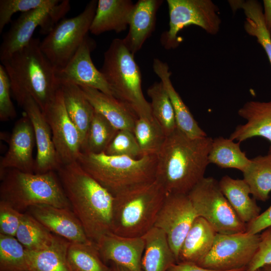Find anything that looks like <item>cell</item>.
Masks as SVG:
<instances>
[{"label": "cell", "mask_w": 271, "mask_h": 271, "mask_svg": "<svg viewBox=\"0 0 271 271\" xmlns=\"http://www.w3.org/2000/svg\"><path fill=\"white\" fill-rule=\"evenodd\" d=\"M0 271H29L26 249L15 237L0 234Z\"/></svg>", "instance_id": "cell-38"}, {"label": "cell", "mask_w": 271, "mask_h": 271, "mask_svg": "<svg viewBox=\"0 0 271 271\" xmlns=\"http://www.w3.org/2000/svg\"><path fill=\"white\" fill-rule=\"evenodd\" d=\"M271 226V205L255 219L246 224V232L256 234Z\"/></svg>", "instance_id": "cell-44"}, {"label": "cell", "mask_w": 271, "mask_h": 271, "mask_svg": "<svg viewBox=\"0 0 271 271\" xmlns=\"http://www.w3.org/2000/svg\"><path fill=\"white\" fill-rule=\"evenodd\" d=\"M43 113L50 127L61 165L77 162L82 152L81 138L68 114L60 87Z\"/></svg>", "instance_id": "cell-13"}, {"label": "cell", "mask_w": 271, "mask_h": 271, "mask_svg": "<svg viewBox=\"0 0 271 271\" xmlns=\"http://www.w3.org/2000/svg\"><path fill=\"white\" fill-rule=\"evenodd\" d=\"M40 42L38 38H33L27 46L1 63L19 106L30 96L44 112L60 88V83L56 69L41 50Z\"/></svg>", "instance_id": "cell-3"}, {"label": "cell", "mask_w": 271, "mask_h": 271, "mask_svg": "<svg viewBox=\"0 0 271 271\" xmlns=\"http://www.w3.org/2000/svg\"><path fill=\"white\" fill-rule=\"evenodd\" d=\"M36 145L35 134L31 122L25 114L14 125L9 148L0 162V172L15 169L34 173L35 159L33 152Z\"/></svg>", "instance_id": "cell-17"}, {"label": "cell", "mask_w": 271, "mask_h": 271, "mask_svg": "<svg viewBox=\"0 0 271 271\" xmlns=\"http://www.w3.org/2000/svg\"><path fill=\"white\" fill-rule=\"evenodd\" d=\"M261 268L263 269L265 271H271V264Z\"/></svg>", "instance_id": "cell-48"}, {"label": "cell", "mask_w": 271, "mask_h": 271, "mask_svg": "<svg viewBox=\"0 0 271 271\" xmlns=\"http://www.w3.org/2000/svg\"><path fill=\"white\" fill-rule=\"evenodd\" d=\"M134 4L130 0H99L89 31L98 35L105 32L124 31L128 26Z\"/></svg>", "instance_id": "cell-24"}, {"label": "cell", "mask_w": 271, "mask_h": 271, "mask_svg": "<svg viewBox=\"0 0 271 271\" xmlns=\"http://www.w3.org/2000/svg\"><path fill=\"white\" fill-rule=\"evenodd\" d=\"M97 2L90 1L78 15L61 20L40 42L42 51L56 70L68 64L88 36Z\"/></svg>", "instance_id": "cell-8"}, {"label": "cell", "mask_w": 271, "mask_h": 271, "mask_svg": "<svg viewBox=\"0 0 271 271\" xmlns=\"http://www.w3.org/2000/svg\"><path fill=\"white\" fill-rule=\"evenodd\" d=\"M110 156H125L134 159L141 157V151L133 132L118 130L104 152Z\"/></svg>", "instance_id": "cell-40"}, {"label": "cell", "mask_w": 271, "mask_h": 271, "mask_svg": "<svg viewBox=\"0 0 271 271\" xmlns=\"http://www.w3.org/2000/svg\"><path fill=\"white\" fill-rule=\"evenodd\" d=\"M166 196L156 180L115 195L111 232L125 237L143 236L154 227Z\"/></svg>", "instance_id": "cell-5"}, {"label": "cell", "mask_w": 271, "mask_h": 271, "mask_svg": "<svg viewBox=\"0 0 271 271\" xmlns=\"http://www.w3.org/2000/svg\"><path fill=\"white\" fill-rule=\"evenodd\" d=\"M133 133L140 149L141 157L157 155L166 137L162 127L153 117H138L134 123Z\"/></svg>", "instance_id": "cell-35"}, {"label": "cell", "mask_w": 271, "mask_h": 271, "mask_svg": "<svg viewBox=\"0 0 271 271\" xmlns=\"http://www.w3.org/2000/svg\"><path fill=\"white\" fill-rule=\"evenodd\" d=\"M263 19L265 26L271 35V0H263Z\"/></svg>", "instance_id": "cell-46"}, {"label": "cell", "mask_w": 271, "mask_h": 271, "mask_svg": "<svg viewBox=\"0 0 271 271\" xmlns=\"http://www.w3.org/2000/svg\"><path fill=\"white\" fill-rule=\"evenodd\" d=\"M198 216L205 219L218 233L244 232L246 224L233 209L223 194L219 181L204 177L188 193Z\"/></svg>", "instance_id": "cell-9"}, {"label": "cell", "mask_w": 271, "mask_h": 271, "mask_svg": "<svg viewBox=\"0 0 271 271\" xmlns=\"http://www.w3.org/2000/svg\"><path fill=\"white\" fill-rule=\"evenodd\" d=\"M169 29L161 35L160 41L166 49H175L182 41L178 36L185 27L198 26L211 35L219 31L221 19L218 9L210 0H167Z\"/></svg>", "instance_id": "cell-10"}, {"label": "cell", "mask_w": 271, "mask_h": 271, "mask_svg": "<svg viewBox=\"0 0 271 271\" xmlns=\"http://www.w3.org/2000/svg\"><path fill=\"white\" fill-rule=\"evenodd\" d=\"M100 71L114 97L127 105L138 117H153L150 103L142 91L140 68L123 39L112 41L104 54Z\"/></svg>", "instance_id": "cell-7"}, {"label": "cell", "mask_w": 271, "mask_h": 271, "mask_svg": "<svg viewBox=\"0 0 271 271\" xmlns=\"http://www.w3.org/2000/svg\"><path fill=\"white\" fill-rule=\"evenodd\" d=\"M1 201L24 213L36 205L71 208L56 171L43 174L15 169L0 172Z\"/></svg>", "instance_id": "cell-6"}, {"label": "cell", "mask_w": 271, "mask_h": 271, "mask_svg": "<svg viewBox=\"0 0 271 271\" xmlns=\"http://www.w3.org/2000/svg\"><path fill=\"white\" fill-rule=\"evenodd\" d=\"M60 83L66 109L80 134L82 150L95 110L79 86L65 81Z\"/></svg>", "instance_id": "cell-26"}, {"label": "cell", "mask_w": 271, "mask_h": 271, "mask_svg": "<svg viewBox=\"0 0 271 271\" xmlns=\"http://www.w3.org/2000/svg\"><path fill=\"white\" fill-rule=\"evenodd\" d=\"M60 2L59 0H1L0 33L16 13H23L39 8L54 7Z\"/></svg>", "instance_id": "cell-39"}, {"label": "cell", "mask_w": 271, "mask_h": 271, "mask_svg": "<svg viewBox=\"0 0 271 271\" xmlns=\"http://www.w3.org/2000/svg\"><path fill=\"white\" fill-rule=\"evenodd\" d=\"M217 232L203 218L194 220L181 247L178 262L198 264L210 252Z\"/></svg>", "instance_id": "cell-25"}, {"label": "cell", "mask_w": 271, "mask_h": 271, "mask_svg": "<svg viewBox=\"0 0 271 271\" xmlns=\"http://www.w3.org/2000/svg\"><path fill=\"white\" fill-rule=\"evenodd\" d=\"M118 130L103 116L94 111L82 152H104Z\"/></svg>", "instance_id": "cell-37"}, {"label": "cell", "mask_w": 271, "mask_h": 271, "mask_svg": "<svg viewBox=\"0 0 271 271\" xmlns=\"http://www.w3.org/2000/svg\"><path fill=\"white\" fill-rule=\"evenodd\" d=\"M24 213L0 201V234L15 237Z\"/></svg>", "instance_id": "cell-43"}, {"label": "cell", "mask_w": 271, "mask_h": 271, "mask_svg": "<svg viewBox=\"0 0 271 271\" xmlns=\"http://www.w3.org/2000/svg\"><path fill=\"white\" fill-rule=\"evenodd\" d=\"M67 259L71 271H111L104 263L94 242L70 243Z\"/></svg>", "instance_id": "cell-36"}, {"label": "cell", "mask_w": 271, "mask_h": 271, "mask_svg": "<svg viewBox=\"0 0 271 271\" xmlns=\"http://www.w3.org/2000/svg\"><path fill=\"white\" fill-rule=\"evenodd\" d=\"M80 87L95 111L103 116L117 129L133 132L134 123L138 117L127 105L97 89Z\"/></svg>", "instance_id": "cell-22"}, {"label": "cell", "mask_w": 271, "mask_h": 271, "mask_svg": "<svg viewBox=\"0 0 271 271\" xmlns=\"http://www.w3.org/2000/svg\"><path fill=\"white\" fill-rule=\"evenodd\" d=\"M94 47L95 42L87 36L68 64L56 70L57 77L60 82L91 87L113 96L102 74L92 61L91 52Z\"/></svg>", "instance_id": "cell-15"}, {"label": "cell", "mask_w": 271, "mask_h": 271, "mask_svg": "<svg viewBox=\"0 0 271 271\" xmlns=\"http://www.w3.org/2000/svg\"><path fill=\"white\" fill-rule=\"evenodd\" d=\"M197 216L188 194H167L154 227L165 233L177 262L183 241Z\"/></svg>", "instance_id": "cell-14"}, {"label": "cell", "mask_w": 271, "mask_h": 271, "mask_svg": "<svg viewBox=\"0 0 271 271\" xmlns=\"http://www.w3.org/2000/svg\"><path fill=\"white\" fill-rule=\"evenodd\" d=\"M228 2L233 12L239 9L243 11L246 17L244 24L245 32L256 38L271 65V35L265 26L260 3L255 0H231Z\"/></svg>", "instance_id": "cell-30"}, {"label": "cell", "mask_w": 271, "mask_h": 271, "mask_svg": "<svg viewBox=\"0 0 271 271\" xmlns=\"http://www.w3.org/2000/svg\"><path fill=\"white\" fill-rule=\"evenodd\" d=\"M213 139L191 138L177 128L157 155L156 178L167 194H188L203 178Z\"/></svg>", "instance_id": "cell-1"}, {"label": "cell", "mask_w": 271, "mask_h": 271, "mask_svg": "<svg viewBox=\"0 0 271 271\" xmlns=\"http://www.w3.org/2000/svg\"><path fill=\"white\" fill-rule=\"evenodd\" d=\"M271 264V226L259 235L256 251L246 267V271H256Z\"/></svg>", "instance_id": "cell-42"}, {"label": "cell", "mask_w": 271, "mask_h": 271, "mask_svg": "<svg viewBox=\"0 0 271 271\" xmlns=\"http://www.w3.org/2000/svg\"><path fill=\"white\" fill-rule=\"evenodd\" d=\"M153 117L159 123L166 136L177 129L174 109L169 96L162 82H154L147 90Z\"/></svg>", "instance_id": "cell-34"}, {"label": "cell", "mask_w": 271, "mask_h": 271, "mask_svg": "<svg viewBox=\"0 0 271 271\" xmlns=\"http://www.w3.org/2000/svg\"><path fill=\"white\" fill-rule=\"evenodd\" d=\"M103 261H110L130 271H143L144 237L122 236L112 232L103 235L95 244Z\"/></svg>", "instance_id": "cell-19"}, {"label": "cell", "mask_w": 271, "mask_h": 271, "mask_svg": "<svg viewBox=\"0 0 271 271\" xmlns=\"http://www.w3.org/2000/svg\"><path fill=\"white\" fill-rule=\"evenodd\" d=\"M28 213L51 233L70 243L93 242L87 237L81 222L71 208L39 205L30 208Z\"/></svg>", "instance_id": "cell-18"}, {"label": "cell", "mask_w": 271, "mask_h": 271, "mask_svg": "<svg viewBox=\"0 0 271 271\" xmlns=\"http://www.w3.org/2000/svg\"><path fill=\"white\" fill-rule=\"evenodd\" d=\"M220 188L240 219L247 224L260 214V208L250 197L249 187L243 179L225 175L219 181Z\"/></svg>", "instance_id": "cell-27"}, {"label": "cell", "mask_w": 271, "mask_h": 271, "mask_svg": "<svg viewBox=\"0 0 271 271\" xmlns=\"http://www.w3.org/2000/svg\"><path fill=\"white\" fill-rule=\"evenodd\" d=\"M259 235L247 232L217 233L209 253L198 265L217 270H231L246 267L258 247Z\"/></svg>", "instance_id": "cell-12"}, {"label": "cell", "mask_w": 271, "mask_h": 271, "mask_svg": "<svg viewBox=\"0 0 271 271\" xmlns=\"http://www.w3.org/2000/svg\"><path fill=\"white\" fill-rule=\"evenodd\" d=\"M77 162L114 196L155 180L157 155L134 159L82 152Z\"/></svg>", "instance_id": "cell-4"}, {"label": "cell", "mask_w": 271, "mask_h": 271, "mask_svg": "<svg viewBox=\"0 0 271 271\" xmlns=\"http://www.w3.org/2000/svg\"><path fill=\"white\" fill-rule=\"evenodd\" d=\"M238 114L246 120L237 125L229 139L242 142L255 137H261L270 143L271 153V100L267 102L249 101L238 110Z\"/></svg>", "instance_id": "cell-20"}, {"label": "cell", "mask_w": 271, "mask_h": 271, "mask_svg": "<svg viewBox=\"0 0 271 271\" xmlns=\"http://www.w3.org/2000/svg\"><path fill=\"white\" fill-rule=\"evenodd\" d=\"M254 199L266 201L271 192V153L251 159V163L242 172Z\"/></svg>", "instance_id": "cell-32"}, {"label": "cell", "mask_w": 271, "mask_h": 271, "mask_svg": "<svg viewBox=\"0 0 271 271\" xmlns=\"http://www.w3.org/2000/svg\"><path fill=\"white\" fill-rule=\"evenodd\" d=\"M153 67L169 96L174 109L177 128L191 138L207 136L174 87L170 79L171 73L168 64L155 58Z\"/></svg>", "instance_id": "cell-23"}, {"label": "cell", "mask_w": 271, "mask_h": 271, "mask_svg": "<svg viewBox=\"0 0 271 271\" xmlns=\"http://www.w3.org/2000/svg\"><path fill=\"white\" fill-rule=\"evenodd\" d=\"M240 144V142L222 137L213 139L208 155L209 164L243 172L250 164L251 159L241 150Z\"/></svg>", "instance_id": "cell-31"}, {"label": "cell", "mask_w": 271, "mask_h": 271, "mask_svg": "<svg viewBox=\"0 0 271 271\" xmlns=\"http://www.w3.org/2000/svg\"><path fill=\"white\" fill-rule=\"evenodd\" d=\"M56 172L71 209L88 238L97 243L111 232L114 196L77 162L62 165Z\"/></svg>", "instance_id": "cell-2"}, {"label": "cell", "mask_w": 271, "mask_h": 271, "mask_svg": "<svg viewBox=\"0 0 271 271\" xmlns=\"http://www.w3.org/2000/svg\"><path fill=\"white\" fill-rule=\"evenodd\" d=\"M163 2L162 0H139L134 4L129 19L128 32L123 39L132 54L141 49L154 31L157 12Z\"/></svg>", "instance_id": "cell-21"}, {"label": "cell", "mask_w": 271, "mask_h": 271, "mask_svg": "<svg viewBox=\"0 0 271 271\" xmlns=\"http://www.w3.org/2000/svg\"><path fill=\"white\" fill-rule=\"evenodd\" d=\"M143 237L145 241L142 262L143 271H168L177 262L166 234L161 229L153 227Z\"/></svg>", "instance_id": "cell-28"}, {"label": "cell", "mask_w": 271, "mask_h": 271, "mask_svg": "<svg viewBox=\"0 0 271 271\" xmlns=\"http://www.w3.org/2000/svg\"><path fill=\"white\" fill-rule=\"evenodd\" d=\"M168 271H222L209 269L202 267L191 262L180 261L173 264ZM225 271H246V267Z\"/></svg>", "instance_id": "cell-45"}, {"label": "cell", "mask_w": 271, "mask_h": 271, "mask_svg": "<svg viewBox=\"0 0 271 271\" xmlns=\"http://www.w3.org/2000/svg\"><path fill=\"white\" fill-rule=\"evenodd\" d=\"M256 271H265V270L262 268H260L259 269L256 270Z\"/></svg>", "instance_id": "cell-49"}, {"label": "cell", "mask_w": 271, "mask_h": 271, "mask_svg": "<svg viewBox=\"0 0 271 271\" xmlns=\"http://www.w3.org/2000/svg\"><path fill=\"white\" fill-rule=\"evenodd\" d=\"M70 10L69 1L63 0L54 7L22 13L3 36L0 47L1 61L27 46L33 39L37 27H40L42 34H48Z\"/></svg>", "instance_id": "cell-11"}, {"label": "cell", "mask_w": 271, "mask_h": 271, "mask_svg": "<svg viewBox=\"0 0 271 271\" xmlns=\"http://www.w3.org/2000/svg\"><path fill=\"white\" fill-rule=\"evenodd\" d=\"M111 269V271H130L128 269L116 264L114 265L113 267Z\"/></svg>", "instance_id": "cell-47"}, {"label": "cell", "mask_w": 271, "mask_h": 271, "mask_svg": "<svg viewBox=\"0 0 271 271\" xmlns=\"http://www.w3.org/2000/svg\"><path fill=\"white\" fill-rule=\"evenodd\" d=\"M15 237L26 249L37 251L50 246L55 234L27 212L24 213Z\"/></svg>", "instance_id": "cell-33"}, {"label": "cell", "mask_w": 271, "mask_h": 271, "mask_svg": "<svg viewBox=\"0 0 271 271\" xmlns=\"http://www.w3.org/2000/svg\"><path fill=\"white\" fill-rule=\"evenodd\" d=\"M70 242L55 235L52 244L37 251L26 249L29 271H71L67 253Z\"/></svg>", "instance_id": "cell-29"}, {"label": "cell", "mask_w": 271, "mask_h": 271, "mask_svg": "<svg viewBox=\"0 0 271 271\" xmlns=\"http://www.w3.org/2000/svg\"><path fill=\"white\" fill-rule=\"evenodd\" d=\"M11 82L9 76L0 65V120L7 121L14 118L17 113L11 98Z\"/></svg>", "instance_id": "cell-41"}, {"label": "cell", "mask_w": 271, "mask_h": 271, "mask_svg": "<svg viewBox=\"0 0 271 271\" xmlns=\"http://www.w3.org/2000/svg\"><path fill=\"white\" fill-rule=\"evenodd\" d=\"M32 124L37 148L34 173L56 171L61 165L53 141L50 127L44 113L34 99L27 97L20 106Z\"/></svg>", "instance_id": "cell-16"}]
</instances>
